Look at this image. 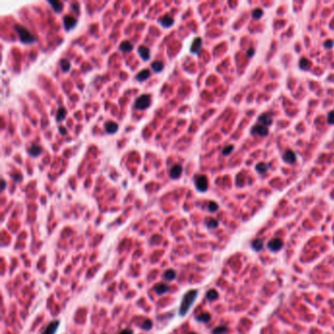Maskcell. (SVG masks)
Returning <instances> with one entry per match:
<instances>
[{"mask_svg":"<svg viewBox=\"0 0 334 334\" xmlns=\"http://www.w3.org/2000/svg\"><path fill=\"white\" fill-rule=\"evenodd\" d=\"M151 67H152V69L154 70V72L160 73L163 70V68H164V65H163V63L161 61H154L151 64Z\"/></svg>","mask_w":334,"mask_h":334,"instance_id":"23","label":"cell"},{"mask_svg":"<svg viewBox=\"0 0 334 334\" xmlns=\"http://www.w3.org/2000/svg\"><path fill=\"white\" fill-rule=\"evenodd\" d=\"M5 187H6V182H5L4 180H2V181H1V188H2V190H4Z\"/></svg>","mask_w":334,"mask_h":334,"instance_id":"40","label":"cell"},{"mask_svg":"<svg viewBox=\"0 0 334 334\" xmlns=\"http://www.w3.org/2000/svg\"><path fill=\"white\" fill-rule=\"evenodd\" d=\"M78 21L75 17L70 16V15H66L64 17V26L67 31H70V29L73 28L77 26Z\"/></svg>","mask_w":334,"mask_h":334,"instance_id":"6","label":"cell"},{"mask_svg":"<svg viewBox=\"0 0 334 334\" xmlns=\"http://www.w3.org/2000/svg\"><path fill=\"white\" fill-rule=\"evenodd\" d=\"M48 3L52 6V8L56 13H60L63 9V3L58 0H49Z\"/></svg>","mask_w":334,"mask_h":334,"instance_id":"16","label":"cell"},{"mask_svg":"<svg viewBox=\"0 0 334 334\" xmlns=\"http://www.w3.org/2000/svg\"><path fill=\"white\" fill-rule=\"evenodd\" d=\"M174 22H175L174 18L170 17V16H164V17L159 20V23L161 24V26H163L164 28H170L173 26Z\"/></svg>","mask_w":334,"mask_h":334,"instance_id":"11","label":"cell"},{"mask_svg":"<svg viewBox=\"0 0 334 334\" xmlns=\"http://www.w3.org/2000/svg\"><path fill=\"white\" fill-rule=\"evenodd\" d=\"M283 159L289 164H292V163L296 162V154L291 150H287L283 155Z\"/></svg>","mask_w":334,"mask_h":334,"instance_id":"13","label":"cell"},{"mask_svg":"<svg viewBox=\"0 0 334 334\" xmlns=\"http://www.w3.org/2000/svg\"><path fill=\"white\" fill-rule=\"evenodd\" d=\"M138 53L144 61H147L150 59V50L144 45H140L138 47Z\"/></svg>","mask_w":334,"mask_h":334,"instance_id":"10","label":"cell"},{"mask_svg":"<svg viewBox=\"0 0 334 334\" xmlns=\"http://www.w3.org/2000/svg\"><path fill=\"white\" fill-rule=\"evenodd\" d=\"M132 44H131V42L130 41H129V40H124V41H123L121 44H120V49L123 51V52H129V51H131L132 50Z\"/></svg>","mask_w":334,"mask_h":334,"instance_id":"22","label":"cell"},{"mask_svg":"<svg viewBox=\"0 0 334 334\" xmlns=\"http://www.w3.org/2000/svg\"><path fill=\"white\" fill-rule=\"evenodd\" d=\"M252 246H253V248L256 250V251H260L263 246H264V241L262 239H257L253 242V244H252Z\"/></svg>","mask_w":334,"mask_h":334,"instance_id":"27","label":"cell"},{"mask_svg":"<svg viewBox=\"0 0 334 334\" xmlns=\"http://www.w3.org/2000/svg\"><path fill=\"white\" fill-rule=\"evenodd\" d=\"M195 185H196V188L199 191H201V192L206 191L208 188L207 177L203 175H199L195 176Z\"/></svg>","mask_w":334,"mask_h":334,"instance_id":"4","label":"cell"},{"mask_svg":"<svg viewBox=\"0 0 334 334\" xmlns=\"http://www.w3.org/2000/svg\"><path fill=\"white\" fill-rule=\"evenodd\" d=\"M13 179H14L15 181H21V180H22V175H13Z\"/></svg>","mask_w":334,"mask_h":334,"instance_id":"38","label":"cell"},{"mask_svg":"<svg viewBox=\"0 0 334 334\" xmlns=\"http://www.w3.org/2000/svg\"><path fill=\"white\" fill-rule=\"evenodd\" d=\"M197 295H198V291L195 290V289L189 290L188 292L184 294L181 304L180 306V315L181 316H185L187 315L190 308L192 307V305L194 304V301L197 298Z\"/></svg>","mask_w":334,"mask_h":334,"instance_id":"1","label":"cell"},{"mask_svg":"<svg viewBox=\"0 0 334 334\" xmlns=\"http://www.w3.org/2000/svg\"><path fill=\"white\" fill-rule=\"evenodd\" d=\"M175 276H176V271L175 270H172V269L168 270L164 274H163V277H164V279L168 280V281H170V280L175 279Z\"/></svg>","mask_w":334,"mask_h":334,"instance_id":"20","label":"cell"},{"mask_svg":"<svg viewBox=\"0 0 334 334\" xmlns=\"http://www.w3.org/2000/svg\"><path fill=\"white\" fill-rule=\"evenodd\" d=\"M251 132L253 133V134H256V135H260V136H266V134H268L269 132V129L266 125H264V124H257L255 125V127L251 129Z\"/></svg>","mask_w":334,"mask_h":334,"instance_id":"5","label":"cell"},{"mask_svg":"<svg viewBox=\"0 0 334 334\" xmlns=\"http://www.w3.org/2000/svg\"><path fill=\"white\" fill-rule=\"evenodd\" d=\"M256 169H257V170H258L259 173L265 174V173L268 172L269 166L266 165V164H265V163H259V164L257 165V167H256Z\"/></svg>","mask_w":334,"mask_h":334,"instance_id":"25","label":"cell"},{"mask_svg":"<svg viewBox=\"0 0 334 334\" xmlns=\"http://www.w3.org/2000/svg\"><path fill=\"white\" fill-rule=\"evenodd\" d=\"M59 130H60V132L62 133V134H66V133H67V130H66V129H64V128H62V127H60V128H59Z\"/></svg>","mask_w":334,"mask_h":334,"instance_id":"39","label":"cell"},{"mask_svg":"<svg viewBox=\"0 0 334 334\" xmlns=\"http://www.w3.org/2000/svg\"><path fill=\"white\" fill-rule=\"evenodd\" d=\"M189 334H197V333H195V332H191V333H189Z\"/></svg>","mask_w":334,"mask_h":334,"instance_id":"43","label":"cell"},{"mask_svg":"<svg viewBox=\"0 0 334 334\" xmlns=\"http://www.w3.org/2000/svg\"><path fill=\"white\" fill-rule=\"evenodd\" d=\"M218 297H219L218 292L216 290H214V289H211V290H209V291H208V293H207V299L210 300V301L216 300Z\"/></svg>","mask_w":334,"mask_h":334,"instance_id":"26","label":"cell"},{"mask_svg":"<svg viewBox=\"0 0 334 334\" xmlns=\"http://www.w3.org/2000/svg\"><path fill=\"white\" fill-rule=\"evenodd\" d=\"M282 244H283V242H282V240H281L280 238H273L272 240H271V241L269 242L268 245H269V248H270L271 251L276 252V251L280 250V248L282 247Z\"/></svg>","mask_w":334,"mask_h":334,"instance_id":"9","label":"cell"},{"mask_svg":"<svg viewBox=\"0 0 334 334\" xmlns=\"http://www.w3.org/2000/svg\"><path fill=\"white\" fill-rule=\"evenodd\" d=\"M227 331V327H226V326H224V325H221V326H219V327H217V328H215L214 330H213V333L214 334H224L225 332H226Z\"/></svg>","mask_w":334,"mask_h":334,"instance_id":"30","label":"cell"},{"mask_svg":"<svg viewBox=\"0 0 334 334\" xmlns=\"http://www.w3.org/2000/svg\"><path fill=\"white\" fill-rule=\"evenodd\" d=\"M324 45H325L326 47H327V48H330V47H331V45H332V41H327V42H326V43L324 44Z\"/></svg>","mask_w":334,"mask_h":334,"instance_id":"41","label":"cell"},{"mask_svg":"<svg viewBox=\"0 0 334 334\" xmlns=\"http://www.w3.org/2000/svg\"><path fill=\"white\" fill-rule=\"evenodd\" d=\"M59 324H60V321H51L48 325L47 327L44 329V331L42 332V334H55L58 327H59Z\"/></svg>","mask_w":334,"mask_h":334,"instance_id":"7","label":"cell"},{"mask_svg":"<svg viewBox=\"0 0 334 334\" xmlns=\"http://www.w3.org/2000/svg\"><path fill=\"white\" fill-rule=\"evenodd\" d=\"M182 173V167L179 164H176L175 166H173L172 168L170 169V176L172 177V179L175 180V179H179V177L180 176Z\"/></svg>","mask_w":334,"mask_h":334,"instance_id":"8","label":"cell"},{"mask_svg":"<svg viewBox=\"0 0 334 334\" xmlns=\"http://www.w3.org/2000/svg\"><path fill=\"white\" fill-rule=\"evenodd\" d=\"M15 31L17 32L21 41L25 44H31L35 41V36L28 31V29L21 25H16L14 27Z\"/></svg>","mask_w":334,"mask_h":334,"instance_id":"2","label":"cell"},{"mask_svg":"<svg viewBox=\"0 0 334 334\" xmlns=\"http://www.w3.org/2000/svg\"><path fill=\"white\" fill-rule=\"evenodd\" d=\"M67 115V110L65 109V107H60L58 109L57 113H56V120L57 122H61L66 118Z\"/></svg>","mask_w":334,"mask_h":334,"instance_id":"21","label":"cell"},{"mask_svg":"<svg viewBox=\"0 0 334 334\" xmlns=\"http://www.w3.org/2000/svg\"><path fill=\"white\" fill-rule=\"evenodd\" d=\"M218 225H219L218 220H215V219H209L207 220V225L209 226L210 228H216L218 226Z\"/></svg>","mask_w":334,"mask_h":334,"instance_id":"31","label":"cell"},{"mask_svg":"<svg viewBox=\"0 0 334 334\" xmlns=\"http://www.w3.org/2000/svg\"><path fill=\"white\" fill-rule=\"evenodd\" d=\"M119 334H133V332H132V330L131 329H129V328H127V329H124V330H122L120 333H119Z\"/></svg>","mask_w":334,"mask_h":334,"instance_id":"37","label":"cell"},{"mask_svg":"<svg viewBox=\"0 0 334 334\" xmlns=\"http://www.w3.org/2000/svg\"><path fill=\"white\" fill-rule=\"evenodd\" d=\"M208 209H209L210 212H216L219 209V205L216 202H210L209 205H208Z\"/></svg>","mask_w":334,"mask_h":334,"instance_id":"33","label":"cell"},{"mask_svg":"<svg viewBox=\"0 0 334 334\" xmlns=\"http://www.w3.org/2000/svg\"><path fill=\"white\" fill-rule=\"evenodd\" d=\"M263 14V11L261 9H256L255 11H253V13H252V15H253V17L255 19H260Z\"/></svg>","mask_w":334,"mask_h":334,"instance_id":"35","label":"cell"},{"mask_svg":"<svg viewBox=\"0 0 334 334\" xmlns=\"http://www.w3.org/2000/svg\"><path fill=\"white\" fill-rule=\"evenodd\" d=\"M149 77H150V71L147 70V69H145V70H143V71H141L140 73H137V75H136V79H137L138 81H144V80H146Z\"/></svg>","mask_w":334,"mask_h":334,"instance_id":"19","label":"cell"},{"mask_svg":"<svg viewBox=\"0 0 334 334\" xmlns=\"http://www.w3.org/2000/svg\"><path fill=\"white\" fill-rule=\"evenodd\" d=\"M169 289H170L169 286L167 284H165V283H158V284H156L155 287H154L155 292L157 294H159V295H162V294L168 292Z\"/></svg>","mask_w":334,"mask_h":334,"instance_id":"14","label":"cell"},{"mask_svg":"<svg viewBox=\"0 0 334 334\" xmlns=\"http://www.w3.org/2000/svg\"><path fill=\"white\" fill-rule=\"evenodd\" d=\"M151 103V97L148 94H143L135 100L134 103V108L138 110H145L150 106Z\"/></svg>","mask_w":334,"mask_h":334,"instance_id":"3","label":"cell"},{"mask_svg":"<svg viewBox=\"0 0 334 334\" xmlns=\"http://www.w3.org/2000/svg\"><path fill=\"white\" fill-rule=\"evenodd\" d=\"M259 121L261 122V123H263L264 125H266V127H268V125H271V123H272V118H271V116L270 114L266 113V114H263V115L260 116Z\"/></svg>","mask_w":334,"mask_h":334,"instance_id":"15","label":"cell"},{"mask_svg":"<svg viewBox=\"0 0 334 334\" xmlns=\"http://www.w3.org/2000/svg\"><path fill=\"white\" fill-rule=\"evenodd\" d=\"M309 66H310V62H309L308 59H306V58L301 59V60H300V68H302L303 70H306V69L309 68Z\"/></svg>","mask_w":334,"mask_h":334,"instance_id":"32","label":"cell"},{"mask_svg":"<svg viewBox=\"0 0 334 334\" xmlns=\"http://www.w3.org/2000/svg\"><path fill=\"white\" fill-rule=\"evenodd\" d=\"M253 53H254V50H253V49H250V50L248 51V56H249V57H252V56H253Z\"/></svg>","mask_w":334,"mask_h":334,"instance_id":"42","label":"cell"},{"mask_svg":"<svg viewBox=\"0 0 334 334\" xmlns=\"http://www.w3.org/2000/svg\"><path fill=\"white\" fill-rule=\"evenodd\" d=\"M119 129V125L117 123L115 122H112V121H109L105 124V129L108 133H111V134H113V133H115Z\"/></svg>","mask_w":334,"mask_h":334,"instance_id":"12","label":"cell"},{"mask_svg":"<svg viewBox=\"0 0 334 334\" xmlns=\"http://www.w3.org/2000/svg\"><path fill=\"white\" fill-rule=\"evenodd\" d=\"M196 318H197L198 321L208 322V321L211 320V316H210V314H208V313H203V314H201V315H199Z\"/></svg>","mask_w":334,"mask_h":334,"instance_id":"24","label":"cell"},{"mask_svg":"<svg viewBox=\"0 0 334 334\" xmlns=\"http://www.w3.org/2000/svg\"><path fill=\"white\" fill-rule=\"evenodd\" d=\"M201 45H202V39L200 38H196L194 40H193V43L191 45V52H193V53H197L199 49L201 48Z\"/></svg>","mask_w":334,"mask_h":334,"instance_id":"18","label":"cell"},{"mask_svg":"<svg viewBox=\"0 0 334 334\" xmlns=\"http://www.w3.org/2000/svg\"><path fill=\"white\" fill-rule=\"evenodd\" d=\"M327 120H328V123H329V124H334V111H332V112H330V113L328 114Z\"/></svg>","mask_w":334,"mask_h":334,"instance_id":"36","label":"cell"},{"mask_svg":"<svg viewBox=\"0 0 334 334\" xmlns=\"http://www.w3.org/2000/svg\"><path fill=\"white\" fill-rule=\"evenodd\" d=\"M152 325H153L152 321H150V320H145L144 322H143L142 325H141V328H142L143 330H149V329L152 328Z\"/></svg>","mask_w":334,"mask_h":334,"instance_id":"29","label":"cell"},{"mask_svg":"<svg viewBox=\"0 0 334 334\" xmlns=\"http://www.w3.org/2000/svg\"><path fill=\"white\" fill-rule=\"evenodd\" d=\"M61 68H62V71L64 72H68L70 70V67H71V64L69 62V60H67V59H63V60H61Z\"/></svg>","mask_w":334,"mask_h":334,"instance_id":"28","label":"cell"},{"mask_svg":"<svg viewBox=\"0 0 334 334\" xmlns=\"http://www.w3.org/2000/svg\"><path fill=\"white\" fill-rule=\"evenodd\" d=\"M233 150V145H227L226 147H225L224 151H222V154L224 155H228L230 154Z\"/></svg>","mask_w":334,"mask_h":334,"instance_id":"34","label":"cell"},{"mask_svg":"<svg viewBox=\"0 0 334 334\" xmlns=\"http://www.w3.org/2000/svg\"><path fill=\"white\" fill-rule=\"evenodd\" d=\"M42 149L41 147L38 144H32L31 147H29L28 149V153L31 154L33 157H36V156H38L40 153H41Z\"/></svg>","mask_w":334,"mask_h":334,"instance_id":"17","label":"cell"}]
</instances>
